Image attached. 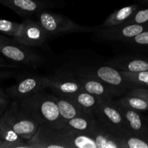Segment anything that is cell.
Segmentation results:
<instances>
[{"label": "cell", "instance_id": "obj_1", "mask_svg": "<svg viewBox=\"0 0 148 148\" xmlns=\"http://www.w3.org/2000/svg\"><path fill=\"white\" fill-rule=\"evenodd\" d=\"M64 66L70 69L75 75H89L100 79L114 88L121 96L135 87L134 84L123 77L120 71L108 65L105 62L73 60L66 62Z\"/></svg>", "mask_w": 148, "mask_h": 148}, {"label": "cell", "instance_id": "obj_2", "mask_svg": "<svg viewBox=\"0 0 148 148\" xmlns=\"http://www.w3.org/2000/svg\"><path fill=\"white\" fill-rule=\"evenodd\" d=\"M20 103L40 125L57 130L64 125L53 94L43 90Z\"/></svg>", "mask_w": 148, "mask_h": 148}, {"label": "cell", "instance_id": "obj_3", "mask_svg": "<svg viewBox=\"0 0 148 148\" xmlns=\"http://www.w3.org/2000/svg\"><path fill=\"white\" fill-rule=\"evenodd\" d=\"M37 20L46 32L48 39L69 33H94L95 27L82 25L58 13L44 10L36 14Z\"/></svg>", "mask_w": 148, "mask_h": 148}, {"label": "cell", "instance_id": "obj_4", "mask_svg": "<svg viewBox=\"0 0 148 148\" xmlns=\"http://www.w3.org/2000/svg\"><path fill=\"white\" fill-rule=\"evenodd\" d=\"M0 53L14 63L38 69L46 63V59L33 48L24 46L0 35Z\"/></svg>", "mask_w": 148, "mask_h": 148}, {"label": "cell", "instance_id": "obj_5", "mask_svg": "<svg viewBox=\"0 0 148 148\" xmlns=\"http://www.w3.org/2000/svg\"><path fill=\"white\" fill-rule=\"evenodd\" d=\"M0 119L26 141L34 135L40 126L34 117L17 101H14L10 104Z\"/></svg>", "mask_w": 148, "mask_h": 148}, {"label": "cell", "instance_id": "obj_6", "mask_svg": "<svg viewBox=\"0 0 148 148\" xmlns=\"http://www.w3.org/2000/svg\"><path fill=\"white\" fill-rule=\"evenodd\" d=\"M49 87L48 76L30 73L18 78L16 83L6 88L5 92L10 98L20 102L49 88Z\"/></svg>", "mask_w": 148, "mask_h": 148}, {"label": "cell", "instance_id": "obj_7", "mask_svg": "<svg viewBox=\"0 0 148 148\" xmlns=\"http://www.w3.org/2000/svg\"><path fill=\"white\" fill-rule=\"evenodd\" d=\"M49 87L54 95L72 98L77 92L83 90L77 77L70 69L62 66L53 74L49 75Z\"/></svg>", "mask_w": 148, "mask_h": 148}, {"label": "cell", "instance_id": "obj_8", "mask_svg": "<svg viewBox=\"0 0 148 148\" xmlns=\"http://www.w3.org/2000/svg\"><path fill=\"white\" fill-rule=\"evenodd\" d=\"M31 148H73L59 130L40 125L34 135L27 140Z\"/></svg>", "mask_w": 148, "mask_h": 148}, {"label": "cell", "instance_id": "obj_9", "mask_svg": "<svg viewBox=\"0 0 148 148\" xmlns=\"http://www.w3.org/2000/svg\"><path fill=\"white\" fill-rule=\"evenodd\" d=\"M95 117L105 125L124 134H127V128L124 117L119 110L115 100L99 98Z\"/></svg>", "mask_w": 148, "mask_h": 148}, {"label": "cell", "instance_id": "obj_10", "mask_svg": "<svg viewBox=\"0 0 148 148\" xmlns=\"http://www.w3.org/2000/svg\"><path fill=\"white\" fill-rule=\"evenodd\" d=\"M148 30V25H119L108 28L99 29L94 32L97 40L107 42L124 43L139 33Z\"/></svg>", "mask_w": 148, "mask_h": 148}, {"label": "cell", "instance_id": "obj_11", "mask_svg": "<svg viewBox=\"0 0 148 148\" xmlns=\"http://www.w3.org/2000/svg\"><path fill=\"white\" fill-rule=\"evenodd\" d=\"M12 38L17 43L30 48L41 47L49 40L40 23L29 18L23 20L20 33Z\"/></svg>", "mask_w": 148, "mask_h": 148}, {"label": "cell", "instance_id": "obj_12", "mask_svg": "<svg viewBox=\"0 0 148 148\" xmlns=\"http://www.w3.org/2000/svg\"><path fill=\"white\" fill-rule=\"evenodd\" d=\"M0 4L23 17L36 15L48 9L59 7V4L52 0H0Z\"/></svg>", "mask_w": 148, "mask_h": 148}, {"label": "cell", "instance_id": "obj_13", "mask_svg": "<svg viewBox=\"0 0 148 148\" xmlns=\"http://www.w3.org/2000/svg\"><path fill=\"white\" fill-rule=\"evenodd\" d=\"M109 66L119 71L139 72L148 71V56L140 53H124L106 61Z\"/></svg>", "mask_w": 148, "mask_h": 148}, {"label": "cell", "instance_id": "obj_14", "mask_svg": "<svg viewBox=\"0 0 148 148\" xmlns=\"http://www.w3.org/2000/svg\"><path fill=\"white\" fill-rule=\"evenodd\" d=\"M90 134L98 148H124V134L105 125L99 120L97 119Z\"/></svg>", "mask_w": 148, "mask_h": 148}, {"label": "cell", "instance_id": "obj_15", "mask_svg": "<svg viewBox=\"0 0 148 148\" xmlns=\"http://www.w3.org/2000/svg\"><path fill=\"white\" fill-rule=\"evenodd\" d=\"M119 110L124 117L127 134L148 136V123L140 111L123 105L116 100Z\"/></svg>", "mask_w": 148, "mask_h": 148}, {"label": "cell", "instance_id": "obj_16", "mask_svg": "<svg viewBox=\"0 0 148 148\" xmlns=\"http://www.w3.org/2000/svg\"><path fill=\"white\" fill-rule=\"evenodd\" d=\"M75 75L77 77L83 90L98 97L99 98L114 99V98L121 96L114 88L108 86L103 82L94 77L82 75Z\"/></svg>", "mask_w": 148, "mask_h": 148}, {"label": "cell", "instance_id": "obj_17", "mask_svg": "<svg viewBox=\"0 0 148 148\" xmlns=\"http://www.w3.org/2000/svg\"><path fill=\"white\" fill-rule=\"evenodd\" d=\"M96 121L97 119L95 116H79L66 121L59 131L60 132H75L91 133Z\"/></svg>", "mask_w": 148, "mask_h": 148}, {"label": "cell", "instance_id": "obj_18", "mask_svg": "<svg viewBox=\"0 0 148 148\" xmlns=\"http://www.w3.org/2000/svg\"><path fill=\"white\" fill-rule=\"evenodd\" d=\"M140 7V6L138 4H134L116 10L108 16V18L102 24L95 26V30L114 27L124 23Z\"/></svg>", "mask_w": 148, "mask_h": 148}, {"label": "cell", "instance_id": "obj_19", "mask_svg": "<svg viewBox=\"0 0 148 148\" xmlns=\"http://www.w3.org/2000/svg\"><path fill=\"white\" fill-rule=\"evenodd\" d=\"M77 106L87 115L95 116L99 103V98L82 90L72 98Z\"/></svg>", "mask_w": 148, "mask_h": 148}, {"label": "cell", "instance_id": "obj_20", "mask_svg": "<svg viewBox=\"0 0 148 148\" xmlns=\"http://www.w3.org/2000/svg\"><path fill=\"white\" fill-rule=\"evenodd\" d=\"M53 95L56 99L59 114L64 121V124L68 120L76 116L87 115L77 106V105L74 102L72 98L61 97L54 94Z\"/></svg>", "mask_w": 148, "mask_h": 148}, {"label": "cell", "instance_id": "obj_21", "mask_svg": "<svg viewBox=\"0 0 148 148\" xmlns=\"http://www.w3.org/2000/svg\"><path fill=\"white\" fill-rule=\"evenodd\" d=\"M67 138L73 148H98L90 133L64 132H61Z\"/></svg>", "mask_w": 148, "mask_h": 148}, {"label": "cell", "instance_id": "obj_22", "mask_svg": "<svg viewBox=\"0 0 148 148\" xmlns=\"http://www.w3.org/2000/svg\"><path fill=\"white\" fill-rule=\"evenodd\" d=\"M0 138L17 145V148H31L26 140L25 141V140L20 137L8 124L1 119H0Z\"/></svg>", "mask_w": 148, "mask_h": 148}, {"label": "cell", "instance_id": "obj_23", "mask_svg": "<svg viewBox=\"0 0 148 148\" xmlns=\"http://www.w3.org/2000/svg\"><path fill=\"white\" fill-rule=\"evenodd\" d=\"M123 105L139 111H148V102L144 98L137 95L125 93L116 100Z\"/></svg>", "mask_w": 148, "mask_h": 148}, {"label": "cell", "instance_id": "obj_24", "mask_svg": "<svg viewBox=\"0 0 148 148\" xmlns=\"http://www.w3.org/2000/svg\"><path fill=\"white\" fill-rule=\"evenodd\" d=\"M122 44L132 50L148 51V30L126 40Z\"/></svg>", "mask_w": 148, "mask_h": 148}, {"label": "cell", "instance_id": "obj_25", "mask_svg": "<svg viewBox=\"0 0 148 148\" xmlns=\"http://www.w3.org/2000/svg\"><path fill=\"white\" fill-rule=\"evenodd\" d=\"M124 148H148V136L125 134L123 137Z\"/></svg>", "mask_w": 148, "mask_h": 148}, {"label": "cell", "instance_id": "obj_26", "mask_svg": "<svg viewBox=\"0 0 148 148\" xmlns=\"http://www.w3.org/2000/svg\"><path fill=\"white\" fill-rule=\"evenodd\" d=\"M123 77L135 86L148 88V71L139 72H129L120 71Z\"/></svg>", "mask_w": 148, "mask_h": 148}, {"label": "cell", "instance_id": "obj_27", "mask_svg": "<svg viewBox=\"0 0 148 148\" xmlns=\"http://www.w3.org/2000/svg\"><path fill=\"white\" fill-rule=\"evenodd\" d=\"M148 25V8H139L121 25Z\"/></svg>", "mask_w": 148, "mask_h": 148}, {"label": "cell", "instance_id": "obj_28", "mask_svg": "<svg viewBox=\"0 0 148 148\" xmlns=\"http://www.w3.org/2000/svg\"><path fill=\"white\" fill-rule=\"evenodd\" d=\"M22 23H15L10 20L0 19V32L14 38L20 33Z\"/></svg>", "mask_w": 148, "mask_h": 148}, {"label": "cell", "instance_id": "obj_29", "mask_svg": "<svg viewBox=\"0 0 148 148\" xmlns=\"http://www.w3.org/2000/svg\"><path fill=\"white\" fill-rule=\"evenodd\" d=\"M126 93L132 95H137L144 98L148 102V88L147 87L135 86L129 90Z\"/></svg>", "mask_w": 148, "mask_h": 148}, {"label": "cell", "instance_id": "obj_30", "mask_svg": "<svg viewBox=\"0 0 148 148\" xmlns=\"http://www.w3.org/2000/svg\"><path fill=\"white\" fill-rule=\"evenodd\" d=\"M10 97L7 92L0 88V118L2 116L10 106Z\"/></svg>", "mask_w": 148, "mask_h": 148}, {"label": "cell", "instance_id": "obj_31", "mask_svg": "<svg viewBox=\"0 0 148 148\" xmlns=\"http://www.w3.org/2000/svg\"><path fill=\"white\" fill-rule=\"evenodd\" d=\"M15 72L11 71H1L0 70V79H5L14 77Z\"/></svg>", "mask_w": 148, "mask_h": 148}, {"label": "cell", "instance_id": "obj_32", "mask_svg": "<svg viewBox=\"0 0 148 148\" xmlns=\"http://www.w3.org/2000/svg\"><path fill=\"white\" fill-rule=\"evenodd\" d=\"M0 148H17V145L9 143L0 138Z\"/></svg>", "mask_w": 148, "mask_h": 148}, {"label": "cell", "instance_id": "obj_33", "mask_svg": "<svg viewBox=\"0 0 148 148\" xmlns=\"http://www.w3.org/2000/svg\"><path fill=\"white\" fill-rule=\"evenodd\" d=\"M18 64H7V63H1L0 62V69H12V68H18Z\"/></svg>", "mask_w": 148, "mask_h": 148}, {"label": "cell", "instance_id": "obj_34", "mask_svg": "<svg viewBox=\"0 0 148 148\" xmlns=\"http://www.w3.org/2000/svg\"><path fill=\"white\" fill-rule=\"evenodd\" d=\"M135 1H138V2L141 3V4H147L148 5V0H135Z\"/></svg>", "mask_w": 148, "mask_h": 148}, {"label": "cell", "instance_id": "obj_35", "mask_svg": "<svg viewBox=\"0 0 148 148\" xmlns=\"http://www.w3.org/2000/svg\"><path fill=\"white\" fill-rule=\"evenodd\" d=\"M0 62H1V63H7L4 58L2 56H1V55H0Z\"/></svg>", "mask_w": 148, "mask_h": 148}]
</instances>
